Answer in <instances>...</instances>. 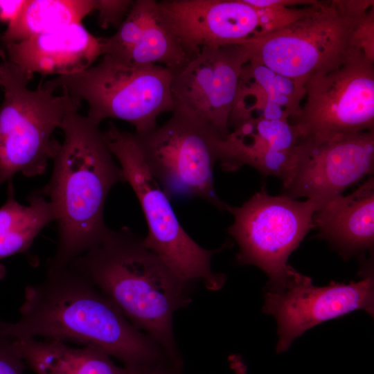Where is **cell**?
<instances>
[{"label":"cell","instance_id":"obj_1","mask_svg":"<svg viewBox=\"0 0 374 374\" xmlns=\"http://www.w3.org/2000/svg\"><path fill=\"white\" fill-rule=\"evenodd\" d=\"M19 314L15 322L0 320V332L16 340L43 337L96 346L136 374L174 365L159 344L71 265L48 269L42 282L27 286Z\"/></svg>","mask_w":374,"mask_h":374},{"label":"cell","instance_id":"obj_20","mask_svg":"<svg viewBox=\"0 0 374 374\" xmlns=\"http://www.w3.org/2000/svg\"><path fill=\"white\" fill-rule=\"evenodd\" d=\"M53 221V210L41 190L28 197V205H23L16 200L9 181L8 198L0 208V260L26 252L39 233ZM5 272L0 265V276Z\"/></svg>","mask_w":374,"mask_h":374},{"label":"cell","instance_id":"obj_2","mask_svg":"<svg viewBox=\"0 0 374 374\" xmlns=\"http://www.w3.org/2000/svg\"><path fill=\"white\" fill-rule=\"evenodd\" d=\"M60 129L64 139L53 159L51 179L41 190L58 232L48 269L68 265L103 240L110 229L104 220L105 200L115 184L125 181L98 124L73 110Z\"/></svg>","mask_w":374,"mask_h":374},{"label":"cell","instance_id":"obj_22","mask_svg":"<svg viewBox=\"0 0 374 374\" xmlns=\"http://www.w3.org/2000/svg\"><path fill=\"white\" fill-rule=\"evenodd\" d=\"M114 57L134 64H159L173 75L190 60L178 39L160 21L157 10L138 42L124 55Z\"/></svg>","mask_w":374,"mask_h":374},{"label":"cell","instance_id":"obj_30","mask_svg":"<svg viewBox=\"0 0 374 374\" xmlns=\"http://www.w3.org/2000/svg\"><path fill=\"white\" fill-rule=\"evenodd\" d=\"M146 374H183L181 369L174 366H166L157 368Z\"/></svg>","mask_w":374,"mask_h":374},{"label":"cell","instance_id":"obj_28","mask_svg":"<svg viewBox=\"0 0 374 374\" xmlns=\"http://www.w3.org/2000/svg\"><path fill=\"white\" fill-rule=\"evenodd\" d=\"M24 1H0V19L8 22L16 15Z\"/></svg>","mask_w":374,"mask_h":374},{"label":"cell","instance_id":"obj_10","mask_svg":"<svg viewBox=\"0 0 374 374\" xmlns=\"http://www.w3.org/2000/svg\"><path fill=\"white\" fill-rule=\"evenodd\" d=\"M305 86L301 105L290 119L300 139L319 141L374 130V60L362 51Z\"/></svg>","mask_w":374,"mask_h":374},{"label":"cell","instance_id":"obj_8","mask_svg":"<svg viewBox=\"0 0 374 374\" xmlns=\"http://www.w3.org/2000/svg\"><path fill=\"white\" fill-rule=\"evenodd\" d=\"M319 206L287 195L271 196L264 189L242 206L228 208L234 217L228 232L239 247L238 263L255 265L265 272L267 291L283 289L296 271L287 264L308 231Z\"/></svg>","mask_w":374,"mask_h":374},{"label":"cell","instance_id":"obj_17","mask_svg":"<svg viewBox=\"0 0 374 374\" xmlns=\"http://www.w3.org/2000/svg\"><path fill=\"white\" fill-rule=\"evenodd\" d=\"M319 235L345 259L371 249L374 241V181L370 177L353 193L337 195L313 216Z\"/></svg>","mask_w":374,"mask_h":374},{"label":"cell","instance_id":"obj_26","mask_svg":"<svg viewBox=\"0 0 374 374\" xmlns=\"http://www.w3.org/2000/svg\"><path fill=\"white\" fill-rule=\"evenodd\" d=\"M24 368L15 339L0 332V374H24Z\"/></svg>","mask_w":374,"mask_h":374},{"label":"cell","instance_id":"obj_11","mask_svg":"<svg viewBox=\"0 0 374 374\" xmlns=\"http://www.w3.org/2000/svg\"><path fill=\"white\" fill-rule=\"evenodd\" d=\"M363 310L374 314V278L371 266L358 281L330 282L319 287L296 270L281 290H265L262 311L277 323L276 351H285L298 337L314 326Z\"/></svg>","mask_w":374,"mask_h":374},{"label":"cell","instance_id":"obj_29","mask_svg":"<svg viewBox=\"0 0 374 374\" xmlns=\"http://www.w3.org/2000/svg\"><path fill=\"white\" fill-rule=\"evenodd\" d=\"M229 362L234 374H247V366L240 355H230L229 357Z\"/></svg>","mask_w":374,"mask_h":374},{"label":"cell","instance_id":"obj_23","mask_svg":"<svg viewBox=\"0 0 374 374\" xmlns=\"http://www.w3.org/2000/svg\"><path fill=\"white\" fill-rule=\"evenodd\" d=\"M157 10V1H134L118 31L111 37L99 38L103 55L116 57L124 55L140 39L145 29L155 17Z\"/></svg>","mask_w":374,"mask_h":374},{"label":"cell","instance_id":"obj_4","mask_svg":"<svg viewBox=\"0 0 374 374\" xmlns=\"http://www.w3.org/2000/svg\"><path fill=\"white\" fill-rule=\"evenodd\" d=\"M373 7V0L315 1L292 24L242 44L249 60L305 84L359 50L355 44V32Z\"/></svg>","mask_w":374,"mask_h":374},{"label":"cell","instance_id":"obj_12","mask_svg":"<svg viewBox=\"0 0 374 374\" xmlns=\"http://www.w3.org/2000/svg\"><path fill=\"white\" fill-rule=\"evenodd\" d=\"M248 61L243 44L202 49L173 75L172 112L204 123L224 139L242 69Z\"/></svg>","mask_w":374,"mask_h":374},{"label":"cell","instance_id":"obj_16","mask_svg":"<svg viewBox=\"0 0 374 374\" xmlns=\"http://www.w3.org/2000/svg\"><path fill=\"white\" fill-rule=\"evenodd\" d=\"M5 46L8 60L29 80L35 73L64 76L82 72L103 55L99 38L82 23Z\"/></svg>","mask_w":374,"mask_h":374},{"label":"cell","instance_id":"obj_18","mask_svg":"<svg viewBox=\"0 0 374 374\" xmlns=\"http://www.w3.org/2000/svg\"><path fill=\"white\" fill-rule=\"evenodd\" d=\"M305 84L249 60L242 67L233 108L268 119L290 120L304 99Z\"/></svg>","mask_w":374,"mask_h":374},{"label":"cell","instance_id":"obj_21","mask_svg":"<svg viewBox=\"0 0 374 374\" xmlns=\"http://www.w3.org/2000/svg\"><path fill=\"white\" fill-rule=\"evenodd\" d=\"M95 8L96 0H26L1 39L4 44L19 42L80 24Z\"/></svg>","mask_w":374,"mask_h":374},{"label":"cell","instance_id":"obj_27","mask_svg":"<svg viewBox=\"0 0 374 374\" xmlns=\"http://www.w3.org/2000/svg\"><path fill=\"white\" fill-rule=\"evenodd\" d=\"M355 46L374 60V7L359 23L355 35Z\"/></svg>","mask_w":374,"mask_h":374},{"label":"cell","instance_id":"obj_24","mask_svg":"<svg viewBox=\"0 0 374 374\" xmlns=\"http://www.w3.org/2000/svg\"><path fill=\"white\" fill-rule=\"evenodd\" d=\"M253 6L259 18V30L255 35H266L279 30L302 17L312 0H244ZM254 35V36H255Z\"/></svg>","mask_w":374,"mask_h":374},{"label":"cell","instance_id":"obj_31","mask_svg":"<svg viewBox=\"0 0 374 374\" xmlns=\"http://www.w3.org/2000/svg\"><path fill=\"white\" fill-rule=\"evenodd\" d=\"M1 278H2V277H1V276H0V279H1Z\"/></svg>","mask_w":374,"mask_h":374},{"label":"cell","instance_id":"obj_5","mask_svg":"<svg viewBox=\"0 0 374 374\" xmlns=\"http://www.w3.org/2000/svg\"><path fill=\"white\" fill-rule=\"evenodd\" d=\"M29 80L14 64H0V184L17 173L26 177L42 175L61 143L54 132L71 111L78 110V99L63 91L55 95L44 84L30 89Z\"/></svg>","mask_w":374,"mask_h":374},{"label":"cell","instance_id":"obj_6","mask_svg":"<svg viewBox=\"0 0 374 374\" xmlns=\"http://www.w3.org/2000/svg\"><path fill=\"white\" fill-rule=\"evenodd\" d=\"M172 73L163 66L130 64L105 55L96 65L44 84L86 101L87 116L94 123L123 120L134 127V133L143 135L157 127L161 114L172 112Z\"/></svg>","mask_w":374,"mask_h":374},{"label":"cell","instance_id":"obj_14","mask_svg":"<svg viewBox=\"0 0 374 374\" xmlns=\"http://www.w3.org/2000/svg\"><path fill=\"white\" fill-rule=\"evenodd\" d=\"M229 134L220 144L222 167L233 171L250 166L278 177L285 187L299 161V135L290 120L268 119L257 113L233 109Z\"/></svg>","mask_w":374,"mask_h":374},{"label":"cell","instance_id":"obj_7","mask_svg":"<svg viewBox=\"0 0 374 374\" xmlns=\"http://www.w3.org/2000/svg\"><path fill=\"white\" fill-rule=\"evenodd\" d=\"M105 141L134 191L148 225L145 246L155 253L183 282L200 281L211 290L224 285L226 277L214 274L211 258L217 250L199 246L186 232L174 212L170 197L150 171L135 133L110 123L103 132Z\"/></svg>","mask_w":374,"mask_h":374},{"label":"cell","instance_id":"obj_3","mask_svg":"<svg viewBox=\"0 0 374 374\" xmlns=\"http://www.w3.org/2000/svg\"><path fill=\"white\" fill-rule=\"evenodd\" d=\"M69 265L84 274L135 328L182 368L172 317L190 301L188 284L145 246L143 238L126 227L109 229L99 244Z\"/></svg>","mask_w":374,"mask_h":374},{"label":"cell","instance_id":"obj_9","mask_svg":"<svg viewBox=\"0 0 374 374\" xmlns=\"http://www.w3.org/2000/svg\"><path fill=\"white\" fill-rule=\"evenodd\" d=\"M136 135L150 171L169 197L179 195L200 198L227 211L229 205L219 198L213 184V172L220 159L222 139L213 128L172 112L160 127Z\"/></svg>","mask_w":374,"mask_h":374},{"label":"cell","instance_id":"obj_25","mask_svg":"<svg viewBox=\"0 0 374 374\" xmlns=\"http://www.w3.org/2000/svg\"><path fill=\"white\" fill-rule=\"evenodd\" d=\"M134 1L130 0H96L95 10L98 11V24L101 28L121 26Z\"/></svg>","mask_w":374,"mask_h":374},{"label":"cell","instance_id":"obj_19","mask_svg":"<svg viewBox=\"0 0 374 374\" xmlns=\"http://www.w3.org/2000/svg\"><path fill=\"white\" fill-rule=\"evenodd\" d=\"M15 341L24 362L35 374H136L115 364L96 346L73 347L47 339Z\"/></svg>","mask_w":374,"mask_h":374},{"label":"cell","instance_id":"obj_13","mask_svg":"<svg viewBox=\"0 0 374 374\" xmlns=\"http://www.w3.org/2000/svg\"><path fill=\"white\" fill-rule=\"evenodd\" d=\"M373 169L374 130L319 141L300 139L297 168L284 195L307 197L320 208Z\"/></svg>","mask_w":374,"mask_h":374},{"label":"cell","instance_id":"obj_15","mask_svg":"<svg viewBox=\"0 0 374 374\" xmlns=\"http://www.w3.org/2000/svg\"><path fill=\"white\" fill-rule=\"evenodd\" d=\"M157 15L190 60L204 48L242 44L259 30L257 10L244 0L157 1Z\"/></svg>","mask_w":374,"mask_h":374}]
</instances>
